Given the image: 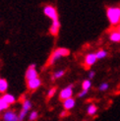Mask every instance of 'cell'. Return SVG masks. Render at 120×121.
Listing matches in <instances>:
<instances>
[{"mask_svg": "<svg viewBox=\"0 0 120 121\" xmlns=\"http://www.w3.org/2000/svg\"><path fill=\"white\" fill-rule=\"evenodd\" d=\"M109 89V84L108 83H101L99 87V92H106L107 90Z\"/></svg>", "mask_w": 120, "mask_h": 121, "instance_id": "obj_22", "label": "cell"}, {"mask_svg": "<svg viewBox=\"0 0 120 121\" xmlns=\"http://www.w3.org/2000/svg\"><path fill=\"white\" fill-rule=\"evenodd\" d=\"M92 88V81L90 79H86L84 80L82 83V90H85V91H89L90 89Z\"/></svg>", "mask_w": 120, "mask_h": 121, "instance_id": "obj_17", "label": "cell"}, {"mask_svg": "<svg viewBox=\"0 0 120 121\" xmlns=\"http://www.w3.org/2000/svg\"><path fill=\"white\" fill-rule=\"evenodd\" d=\"M94 77H95V72L93 71V70H91V71L89 72V79L90 80H93Z\"/></svg>", "mask_w": 120, "mask_h": 121, "instance_id": "obj_25", "label": "cell"}, {"mask_svg": "<svg viewBox=\"0 0 120 121\" xmlns=\"http://www.w3.org/2000/svg\"><path fill=\"white\" fill-rule=\"evenodd\" d=\"M40 86H41V80H40L39 77L35 78V79H32V80L27 81V87L30 91H35Z\"/></svg>", "mask_w": 120, "mask_h": 121, "instance_id": "obj_8", "label": "cell"}, {"mask_svg": "<svg viewBox=\"0 0 120 121\" xmlns=\"http://www.w3.org/2000/svg\"><path fill=\"white\" fill-rule=\"evenodd\" d=\"M97 112H98V106L95 105L94 104H91L88 106V108H87V113H88V115L94 116Z\"/></svg>", "mask_w": 120, "mask_h": 121, "instance_id": "obj_16", "label": "cell"}, {"mask_svg": "<svg viewBox=\"0 0 120 121\" xmlns=\"http://www.w3.org/2000/svg\"><path fill=\"white\" fill-rule=\"evenodd\" d=\"M39 118V112L35 111V110H33L31 113L29 114V121H34Z\"/></svg>", "mask_w": 120, "mask_h": 121, "instance_id": "obj_21", "label": "cell"}, {"mask_svg": "<svg viewBox=\"0 0 120 121\" xmlns=\"http://www.w3.org/2000/svg\"><path fill=\"white\" fill-rule=\"evenodd\" d=\"M3 121H19V117H18V113H16L14 110L7 109L2 115Z\"/></svg>", "mask_w": 120, "mask_h": 121, "instance_id": "obj_7", "label": "cell"}, {"mask_svg": "<svg viewBox=\"0 0 120 121\" xmlns=\"http://www.w3.org/2000/svg\"><path fill=\"white\" fill-rule=\"evenodd\" d=\"M1 98L7 102V104H9V105H11V104H14L15 102H16V96L14 95H12V94H8V93H6V94H4V95H2V96Z\"/></svg>", "mask_w": 120, "mask_h": 121, "instance_id": "obj_11", "label": "cell"}, {"mask_svg": "<svg viewBox=\"0 0 120 121\" xmlns=\"http://www.w3.org/2000/svg\"><path fill=\"white\" fill-rule=\"evenodd\" d=\"M73 89H74L73 84H70L68 86H66L64 89H62L59 93V99L63 101L67 99L72 98L73 96Z\"/></svg>", "mask_w": 120, "mask_h": 121, "instance_id": "obj_4", "label": "cell"}, {"mask_svg": "<svg viewBox=\"0 0 120 121\" xmlns=\"http://www.w3.org/2000/svg\"><path fill=\"white\" fill-rule=\"evenodd\" d=\"M60 31V22L59 20H54L52 21L51 26L49 28V34L53 37H57Z\"/></svg>", "mask_w": 120, "mask_h": 121, "instance_id": "obj_9", "label": "cell"}, {"mask_svg": "<svg viewBox=\"0 0 120 121\" xmlns=\"http://www.w3.org/2000/svg\"><path fill=\"white\" fill-rule=\"evenodd\" d=\"M27 115H28V112L27 111H25V110H23V109H21V111L18 113V117H19V121H24L25 120V118L27 117Z\"/></svg>", "mask_w": 120, "mask_h": 121, "instance_id": "obj_23", "label": "cell"}, {"mask_svg": "<svg viewBox=\"0 0 120 121\" xmlns=\"http://www.w3.org/2000/svg\"><path fill=\"white\" fill-rule=\"evenodd\" d=\"M68 114H69V112H68L67 110H63L61 113H60V117L63 118V117H65V116H68Z\"/></svg>", "mask_w": 120, "mask_h": 121, "instance_id": "obj_26", "label": "cell"}, {"mask_svg": "<svg viewBox=\"0 0 120 121\" xmlns=\"http://www.w3.org/2000/svg\"><path fill=\"white\" fill-rule=\"evenodd\" d=\"M109 40L111 42H120V33L117 30H113L109 33Z\"/></svg>", "mask_w": 120, "mask_h": 121, "instance_id": "obj_12", "label": "cell"}, {"mask_svg": "<svg viewBox=\"0 0 120 121\" xmlns=\"http://www.w3.org/2000/svg\"><path fill=\"white\" fill-rule=\"evenodd\" d=\"M43 14L49 18L51 21H54V20H59L58 19V13H57V10L54 6L52 5H45L43 7Z\"/></svg>", "mask_w": 120, "mask_h": 121, "instance_id": "obj_3", "label": "cell"}, {"mask_svg": "<svg viewBox=\"0 0 120 121\" xmlns=\"http://www.w3.org/2000/svg\"><path fill=\"white\" fill-rule=\"evenodd\" d=\"M97 61H98V58H97V56H95V53L91 52V53H88L86 55L84 64H85L86 68H91L93 65L95 64V62H97Z\"/></svg>", "mask_w": 120, "mask_h": 121, "instance_id": "obj_6", "label": "cell"}, {"mask_svg": "<svg viewBox=\"0 0 120 121\" xmlns=\"http://www.w3.org/2000/svg\"><path fill=\"white\" fill-rule=\"evenodd\" d=\"M32 106H33V104L32 101L28 99H24L23 101H22V109L25 110L27 112H29L30 110L32 109Z\"/></svg>", "mask_w": 120, "mask_h": 121, "instance_id": "obj_14", "label": "cell"}, {"mask_svg": "<svg viewBox=\"0 0 120 121\" xmlns=\"http://www.w3.org/2000/svg\"><path fill=\"white\" fill-rule=\"evenodd\" d=\"M117 31H118V32L120 33V24H119V25L117 26Z\"/></svg>", "mask_w": 120, "mask_h": 121, "instance_id": "obj_27", "label": "cell"}, {"mask_svg": "<svg viewBox=\"0 0 120 121\" xmlns=\"http://www.w3.org/2000/svg\"><path fill=\"white\" fill-rule=\"evenodd\" d=\"M88 92H89V91H85V90H82L81 91V92L79 93V94H78V98H79V99H82V98H85V96L88 95Z\"/></svg>", "mask_w": 120, "mask_h": 121, "instance_id": "obj_24", "label": "cell"}, {"mask_svg": "<svg viewBox=\"0 0 120 121\" xmlns=\"http://www.w3.org/2000/svg\"><path fill=\"white\" fill-rule=\"evenodd\" d=\"M95 56H97L98 60L103 59V58H105V57L107 56V51L104 50V49H99V51L95 52Z\"/></svg>", "mask_w": 120, "mask_h": 121, "instance_id": "obj_19", "label": "cell"}, {"mask_svg": "<svg viewBox=\"0 0 120 121\" xmlns=\"http://www.w3.org/2000/svg\"><path fill=\"white\" fill-rule=\"evenodd\" d=\"M70 55V49L66 47H58L55 50H53L52 53L47 60V66H52L54 65L59 59L62 57H67Z\"/></svg>", "mask_w": 120, "mask_h": 121, "instance_id": "obj_2", "label": "cell"}, {"mask_svg": "<svg viewBox=\"0 0 120 121\" xmlns=\"http://www.w3.org/2000/svg\"><path fill=\"white\" fill-rule=\"evenodd\" d=\"M9 104L6 102L2 98H0V113L3 112V111H6L9 108Z\"/></svg>", "mask_w": 120, "mask_h": 121, "instance_id": "obj_18", "label": "cell"}, {"mask_svg": "<svg viewBox=\"0 0 120 121\" xmlns=\"http://www.w3.org/2000/svg\"><path fill=\"white\" fill-rule=\"evenodd\" d=\"M56 92H57V88H56V87H53V88H50V89L48 90V92H47V95H46V96H47V99H52V98H53V96H54V95H55Z\"/></svg>", "mask_w": 120, "mask_h": 121, "instance_id": "obj_20", "label": "cell"}, {"mask_svg": "<svg viewBox=\"0 0 120 121\" xmlns=\"http://www.w3.org/2000/svg\"><path fill=\"white\" fill-rule=\"evenodd\" d=\"M38 77H39V73L37 70V66H35V64H31L25 73L26 80L29 81L32 79H35V78H38Z\"/></svg>", "mask_w": 120, "mask_h": 121, "instance_id": "obj_5", "label": "cell"}, {"mask_svg": "<svg viewBox=\"0 0 120 121\" xmlns=\"http://www.w3.org/2000/svg\"><path fill=\"white\" fill-rule=\"evenodd\" d=\"M66 74V70L62 69V70H57L55 71L54 73L52 74L51 76V80L52 81H54V80H57V79H61V78Z\"/></svg>", "mask_w": 120, "mask_h": 121, "instance_id": "obj_15", "label": "cell"}, {"mask_svg": "<svg viewBox=\"0 0 120 121\" xmlns=\"http://www.w3.org/2000/svg\"><path fill=\"white\" fill-rule=\"evenodd\" d=\"M9 87V84L6 79H3V78H0V94H6L7 93V90Z\"/></svg>", "mask_w": 120, "mask_h": 121, "instance_id": "obj_13", "label": "cell"}, {"mask_svg": "<svg viewBox=\"0 0 120 121\" xmlns=\"http://www.w3.org/2000/svg\"><path fill=\"white\" fill-rule=\"evenodd\" d=\"M62 105L64 107V109L65 110H71V109H73V108L75 107L76 105V100L75 99L73 98H70V99H65L62 101Z\"/></svg>", "mask_w": 120, "mask_h": 121, "instance_id": "obj_10", "label": "cell"}, {"mask_svg": "<svg viewBox=\"0 0 120 121\" xmlns=\"http://www.w3.org/2000/svg\"><path fill=\"white\" fill-rule=\"evenodd\" d=\"M106 17L112 27H116L120 24V7L109 6L106 8Z\"/></svg>", "mask_w": 120, "mask_h": 121, "instance_id": "obj_1", "label": "cell"}]
</instances>
